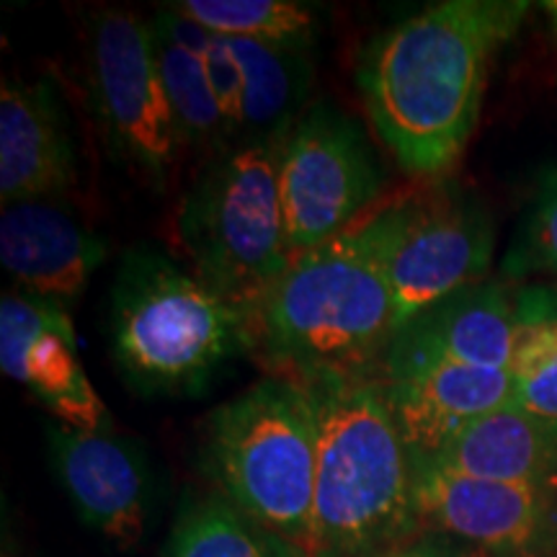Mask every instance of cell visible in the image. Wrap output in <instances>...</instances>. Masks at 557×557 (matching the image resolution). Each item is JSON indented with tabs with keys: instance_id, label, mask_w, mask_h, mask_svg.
Wrapping results in <instances>:
<instances>
[{
	"instance_id": "obj_1",
	"label": "cell",
	"mask_w": 557,
	"mask_h": 557,
	"mask_svg": "<svg viewBox=\"0 0 557 557\" xmlns=\"http://www.w3.org/2000/svg\"><path fill=\"white\" fill-rule=\"evenodd\" d=\"M527 11L524 0H444L369 41L357 86L372 129L403 171L434 181L459 163L491 62Z\"/></svg>"
},
{
	"instance_id": "obj_2",
	"label": "cell",
	"mask_w": 557,
	"mask_h": 557,
	"mask_svg": "<svg viewBox=\"0 0 557 557\" xmlns=\"http://www.w3.org/2000/svg\"><path fill=\"white\" fill-rule=\"evenodd\" d=\"M400 212L403 199L387 201L299 253L248 312L250 357L267 374L302 382L377 372L395 333L387 256Z\"/></svg>"
},
{
	"instance_id": "obj_3",
	"label": "cell",
	"mask_w": 557,
	"mask_h": 557,
	"mask_svg": "<svg viewBox=\"0 0 557 557\" xmlns=\"http://www.w3.org/2000/svg\"><path fill=\"white\" fill-rule=\"evenodd\" d=\"M315 413V493L305 557H374L416 532L413 455L374 374L302 380Z\"/></svg>"
},
{
	"instance_id": "obj_4",
	"label": "cell",
	"mask_w": 557,
	"mask_h": 557,
	"mask_svg": "<svg viewBox=\"0 0 557 557\" xmlns=\"http://www.w3.org/2000/svg\"><path fill=\"white\" fill-rule=\"evenodd\" d=\"M107 331L116 372L145 398H194L230 359L250 354L248 310L152 248L122 256Z\"/></svg>"
},
{
	"instance_id": "obj_5",
	"label": "cell",
	"mask_w": 557,
	"mask_h": 557,
	"mask_svg": "<svg viewBox=\"0 0 557 557\" xmlns=\"http://www.w3.org/2000/svg\"><path fill=\"white\" fill-rule=\"evenodd\" d=\"M201 462L230 504L305 555L315 493V413L299 382L267 377L201 426Z\"/></svg>"
},
{
	"instance_id": "obj_6",
	"label": "cell",
	"mask_w": 557,
	"mask_h": 557,
	"mask_svg": "<svg viewBox=\"0 0 557 557\" xmlns=\"http://www.w3.org/2000/svg\"><path fill=\"white\" fill-rule=\"evenodd\" d=\"M282 139L230 145L209 158L176 212L189 269L248 312L295 261L278 191Z\"/></svg>"
},
{
	"instance_id": "obj_7",
	"label": "cell",
	"mask_w": 557,
	"mask_h": 557,
	"mask_svg": "<svg viewBox=\"0 0 557 557\" xmlns=\"http://www.w3.org/2000/svg\"><path fill=\"white\" fill-rule=\"evenodd\" d=\"M86 75L109 156L150 189L163 191L184 145L160 78L150 21L120 9L96 13L88 29Z\"/></svg>"
},
{
	"instance_id": "obj_8",
	"label": "cell",
	"mask_w": 557,
	"mask_h": 557,
	"mask_svg": "<svg viewBox=\"0 0 557 557\" xmlns=\"http://www.w3.org/2000/svg\"><path fill=\"white\" fill-rule=\"evenodd\" d=\"M385 171L364 127L312 101L278 145V191L292 259L336 238L380 207Z\"/></svg>"
},
{
	"instance_id": "obj_9",
	"label": "cell",
	"mask_w": 557,
	"mask_h": 557,
	"mask_svg": "<svg viewBox=\"0 0 557 557\" xmlns=\"http://www.w3.org/2000/svg\"><path fill=\"white\" fill-rule=\"evenodd\" d=\"M493 246L491 218L462 194L436 186L403 197L400 225L387 256L395 331L444 297L478 284L491 267Z\"/></svg>"
},
{
	"instance_id": "obj_10",
	"label": "cell",
	"mask_w": 557,
	"mask_h": 557,
	"mask_svg": "<svg viewBox=\"0 0 557 557\" xmlns=\"http://www.w3.org/2000/svg\"><path fill=\"white\" fill-rule=\"evenodd\" d=\"M418 527L496 557H545L557 547V483H491L413 462Z\"/></svg>"
},
{
	"instance_id": "obj_11",
	"label": "cell",
	"mask_w": 557,
	"mask_h": 557,
	"mask_svg": "<svg viewBox=\"0 0 557 557\" xmlns=\"http://www.w3.org/2000/svg\"><path fill=\"white\" fill-rule=\"evenodd\" d=\"M0 367L58 418L78 431H114V418L88 380L70 310L21 289L0 299Z\"/></svg>"
},
{
	"instance_id": "obj_12",
	"label": "cell",
	"mask_w": 557,
	"mask_h": 557,
	"mask_svg": "<svg viewBox=\"0 0 557 557\" xmlns=\"http://www.w3.org/2000/svg\"><path fill=\"white\" fill-rule=\"evenodd\" d=\"M377 377L413 459L434 457L472 421L513 403L511 372L393 344L385 348Z\"/></svg>"
},
{
	"instance_id": "obj_13",
	"label": "cell",
	"mask_w": 557,
	"mask_h": 557,
	"mask_svg": "<svg viewBox=\"0 0 557 557\" xmlns=\"http://www.w3.org/2000/svg\"><path fill=\"white\" fill-rule=\"evenodd\" d=\"M54 478L75 513L120 549L137 547L148 527L152 478L139 444L114 431L47 429Z\"/></svg>"
},
{
	"instance_id": "obj_14",
	"label": "cell",
	"mask_w": 557,
	"mask_h": 557,
	"mask_svg": "<svg viewBox=\"0 0 557 557\" xmlns=\"http://www.w3.org/2000/svg\"><path fill=\"white\" fill-rule=\"evenodd\" d=\"M107 261V243L52 199L5 205L0 263L16 289L73 308Z\"/></svg>"
},
{
	"instance_id": "obj_15",
	"label": "cell",
	"mask_w": 557,
	"mask_h": 557,
	"mask_svg": "<svg viewBox=\"0 0 557 557\" xmlns=\"http://www.w3.org/2000/svg\"><path fill=\"white\" fill-rule=\"evenodd\" d=\"M78 178V150L60 90L50 78H3L0 197L5 205L52 199Z\"/></svg>"
},
{
	"instance_id": "obj_16",
	"label": "cell",
	"mask_w": 557,
	"mask_h": 557,
	"mask_svg": "<svg viewBox=\"0 0 557 557\" xmlns=\"http://www.w3.org/2000/svg\"><path fill=\"white\" fill-rule=\"evenodd\" d=\"M389 344L459 364L511 372L517 292L506 284H470L395 331Z\"/></svg>"
},
{
	"instance_id": "obj_17",
	"label": "cell",
	"mask_w": 557,
	"mask_h": 557,
	"mask_svg": "<svg viewBox=\"0 0 557 557\" xmlns=\"http://www.w3.org/2000/svg\"><path fill=\"white\" fill-rule=\"evenodd\" d=\"M413 462L491 483L553 485L557 483V423L511 403L472 421L434 457Z\"/></svg>"
},
{
	"instance_id": "obj_18",
	"label": "cell",
	"mask_w": 557,
	"mask_h": 557,
	"mask_svg": "<svg viewBox=\"0 0 557 557\" xmlns=\"http://www.w3.org/2000/svg\"><path fill=\"white\" fill-rule=\"evenodd\" d=\"M243 73V124L238 143L282 139L310 107L308 52L282 50L250 39H227Z\"/></svg>"
},
{
	"instance_id": "obj_19",
	"label": "cell",
	"mask_w": 557,
	"mask_h": 557,
	"mask_svg": "<svg viewBox=\"0 0 557 557\" xmlns=\"http://www.w3.org/2000/svg\"><path fill=\"white\" fill-rule=\"evenodd\" d=\"M150 29L156 39L160 78L169 96L181 145L184 150H205L209 158H214L235 143L225 111L209 83L205 60L173 37V32L158 16H152Z\"/></svg>"
},
{
	"instance_id": "obj_20",
	"label": "cell",
	"mask_w": 557,
	"mask_h": 557,
	"mask_svg": "<svg viewBox=\"0 0 557 557\" xmlns=\"http://www.w3.org/2000/svg\"><path fill=\"white\" fill-rule=\"evenodd\" d=\"M163 557H305L295 545L248 519L222 493L181 508Z\"/></svg>"
},
{
	"instance_id": "obj_21",
	"label": "cell",
	"mask_w": 557,
	"mask_h": 557,
	"mask_svg": "<svg viewBox=\"0 0 557 557\" xmlns=\"http://www.w3.org/2000/svg\"><path fill=\"white\" fill-rule=\"evenodd\" d=\"M513 406L557 423V287L517 292Z\"/></svg>"
},
{
	"instance_id": "obj_22",
	"label": "cell",
	"mask_w": 557,
	"mask_h": 557,
	"mask_svg": "<svg viewBox=\"0 0 557 557\" xmlns=\"http://www.w3.org/2000/svg\"><path fill=\"white\" fill-rule=\"evenodd\" d=\"M171 9L225 39L310 52L318 37L315 13L295 0H178Z\"/></svg>"
},
{
	"instance_id": "obj_23",
	"label": "cell",
	"mask_w": 557,
	"mask_h": 557,
	"mask_svg": "<svg viewBox=\"0 0 557 557\" xmlns=\"http://www.w3.org/2000/svg\"><path fill=\"white\" fill-rule=\"evenodd\" d=\"M524 269H545L557 274V169L542 176L534 207L529 212V230L524 238Z\"/></svg>"
},
{
	"instance_id": "obj_24",
	"label": "cell",
	"mask_w": 557,
	"mask_h": 557,
	"mask_svg": "<svg viewBox=\"0 0 557 557\" xmlns=\"http://www.w3.org/2000/svg\"><path fill=\"white\" fill-rule=\"evenodd\" d=\"M201 60H205L214 96H218L220 107L225 111L227 127L233 132V143L238 145L243 124V73L238 60L230 52L227 39L218 37V34L209 37L207 47L201 50Z\"/></svg>"
},
{
	"instance_id": "obj_25",
	"label": "cell",
	"mask_w": 557,
	"mask_h": 557,
	"mask_svg": "<svg viewBox=\"0 0 557 557\" xmlns=\"http://www.w3.org/2000/svg\"><path fill=\"white\" fill-rule=\"evenodd\" d=\"M418 557H496L480 547H447V545H438V542H426V545H413Z\"/></svg>"
},
{
	"instance_id": "obj_26",
	"label": "cell",
	"mask_w": 557,
	"mask_h": 557,
	"mask_svg": "<svg viewBox=\"0 0 557 557\" xmlns=\"http://www.w3.org/2000/svg\"><path fill=\"white\" fill-rule=\"evenodd\" d=\"M374 557H418V553H416V547H398V549H389V553H382Z\"/></svg>"
},
{
	"instance_id": "obj_27",
	"label": "cell",
	"mask_w": 557,
	"mask_h": 557,
	"mask_svg": "<svg viewBox=\"0 0 557 557\" xmlns=\"http://www.w3.org/2000/svg\"><path fill=\"white\" fill-rule=\"evenodd\" d=\"M545 9H547V13H549V18H553V24H555V32H557V3H547Z\"/></svg>"
}]
</instances>
